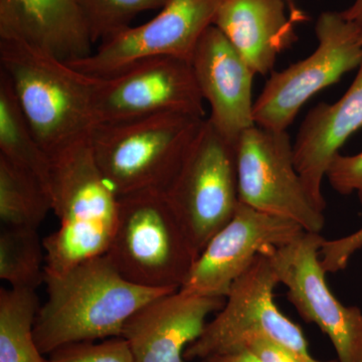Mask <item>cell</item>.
<instances>
[{"label": "cell", "instance_id": "1", "mask_svg": "<svg viewBox=\"0 0 362 362\" xmlns=\"http://www.w3.org/2000/svg\"><path fill=\"white\" fill-rule=\"evenodd\" d=\"M47 299L35 317L33 334L42 354L71 343L120 337L126 322L151 300L177 290L132 284L106 255L64 273L45 272Z\"/></svg>", "mask_w": 362, "mask_h": 362}, {"label": "cell", "instance_id": "2", "mask_svg": "<svg viewBox=\"0 0 362 362\" xmlns=\"http://www.w3.org/2000/svg\"><path fill=\"white\" fill-rule=\"evenodd\" d=\"M0 71L8 78L33 134L54 156L97 125L94 78L49 52L0 40Z\"/></svg>", "mask_w": 362, "mask_h": 362}, {"label": "cell", "instance_id": "3", "mask_svg": "<svg viewBox=\"0 0 362 362\" xmlns=\"http://www.w3.org/2000/svg\"><path fill=\"white\" fill-rule=\"evenodd\" d=\"M52 158V211L59 228L42 244L45 272L59 274L106 254L118 221L119 197L102 175L88 138Z\"/></svg>", "mask_w": 362, "mask_h": 362}, {"label": "cell", "instance_id": "4", "mask_svg": "<svg viewBox=\"0 0 362 362\" xmlns=\"http://www.w3.org/2000/svg\"><path fill=\"white\" fill-rule=\"evenodd\" d=\"M206 118L181 112L97 124L90 133L93 156L117 197L164 192Z\"/></svg>", "mask_w": 362, "mask_h": 362}, {"label": "cell", "instance_id": "5", "mask_svg": "<svg viewBox=\"0 0 362 362\" xmlns=\"http://www.w3.org/2000/svg\"><path fill=\"white\" fill-rule=\"evenodd\" d=\"M106 257L132 284L180 290L199 256L163 192L119 197L118 221Z\"/></svg>", "mask_w": 362, "mask_h": 362}, {"label": "cell", "instance_id": "6", "mask_svg": "<svg viewBox=\"0 0 362 362\" xmlns=\"http://www.w3.org/2000/svg\"><path fill=\"white\" fill-rule=\"evenodd\" d=\"M163 192L199 254L232 220L240 204L235 149L209 119Z\"/></svg>", "mask_w": 362, "mask_h": 362}, {"label": "cell", "instance_id": "7", "mask_svg": "<svg viewBox=\"0 0 362 362\" xmlns=\"http://www.w3.org/2000/svg\"><path fill=\"white\" fill-rule=\"evenodd\" d=\"M278 284L269 251L262 252L233 282L223 308L206 324L201 337L187 347L185 359L233 351L245 338L257 334L284 347L300 362H326L311 356L301 328L279 310L274 301Z\"/></svg>", "mask_w": 362, "mask_h": 362}, {"label": "cell", "instance_id": "8", "mask_svg": "<svg viewBox=\"0 0 362 362\" xmlns=\"http://www.w3.org/2000/svg\"><path fill=\"white\" fill-rule=\"evenodd\" d=\"M361 32V26L347 21L341 13H321L315 25V51L285 70L272 71L255 101L256 125L287 131L310 98L358 69L362 63Z\"/></svg>", "mask_w": 362, "mask_h": 362}, {"label": "cell", "instance_id": "9", "mask_svg": "<svg viewBox=\"0 0 362 362\" xmlns=\"http://www.w3.org/2000/svg\"><path fill=\"white\" fill-rule=\"evenodd\" d=\"M235 149L240 202L295 221L306 232L321 233L325 216L307 194L287 131L255 125L243 133Z\"/></svg>", "mask_w": 362, "mask_h": 362}, {"label": "cell", "instance_id": "10", "mask_svg": "<svg viewBox=\"0 0 362 362\" xmlns=\"http://www.w3.org/2000/svg\"><path fill=\"white\" fill-rule=\"evenodd\" d=\"M324 238L305 232L290 244L270 250L279 284L306 322L329 338L338 362H362V311L345 306L331 292L320 261Z\"/></svg>", "mask_w": 362, "mask_h": 362}, {"label": "cell", "instance_id": "11", "mask_svg": "<svg viewBox=\"0 0 362 362\" xmlns=\"http://www.w3.org/2000/svg\"><path fill=\"white\" fill-rule=\"evenodd\" d=\"M93 97L97 124L165 112L204 118V99L192 64L173 56L144 59L111 77L94 78Z\"/></svg>", "mask_w": 362, "mask_h": 362}, {"label": "cell", "instance_id": "12", "mask_svg": "<svg viewBox=\"0 0 362 362\" xmlns=\"http://www.w3.org/2000/svg\"><path fill=\"white\" fill-rule=\"evenodd\" d=\"M225 1L166 0L156 18L131 26L100 44L90 56L68 64L90 77L107 78L152 57L173 56L190 62Z\"/></svg>", "mask_w": 362, "mask_h": 362}, {"label": "cell", "instance_id": "13", "mask_svg": "<svg viewBox=\"0 0 362 362\" xmlns=\"http://www.w3.org/2000/svg\"><path fill=\"white\" fill-rule=\"evenodd\" d=\"M306 232L288 218L240 202L232 220L209 240L180 287L201 296L226 298L233 282L262 252L290 244Z\"/></svg>", "mask_w": 362, "mask_h": 362}, {"label": "cell", "instance_id": "14", "mask_svg": "<svg viewBox=\"0 0 362 362\" xmlns=\"http://www.w3.org/2000/svg\"><path fill=\"white\" fill-rule=\"evenodd\" d=\"M202 99L211 107L209 121L235 147L256 125L252 81L256 74L216 26L204 33L190 59Z\"/></svg>", "mask_w": 362, "mask_h": 362}, {"label": "cell", "instance_id": "15", "mask_svg": "<svg viewBox=\"0 0 362 362\" xmlns=\"http://www.w3.org/2000/svg\"><path fill=\"white\" fill-rule=\"evenodd\" d=\"M226 298L177 290L151 300L124 326L134 362H185L187 347L201 337L207 316L220 311Z\"/></svg>", "mask_w": 362, "mask_h": 362}, {"label": "cell", "instance_id": "16", "mask_svg": "<svg viewBox=\"0 0 362 362\" xmlns=\"http://www.w3.org/2000/svg\"><path fill=\"white\" fill-rule=\"evenodd\" d=\"M362 128V63L349 90L333 104L314 107L300 126L293 144L295 166L307 194L325 211L322 182L331 163L350 136Z\"/></svg>", "mask_w": 362, "mask_h": 362}, {"label": "cell", "instance_id": "17", "mask_svg": "<svg viewBox=\"0 0 362 362\" xmlns=\"http://www.w3.org/2000/svg\"><path fill=\"white\" fill-rule=\"evenodd\" d=\"M0 40L32 45L66 63L93 52L77 0H0Z\"/></svg>", "mask_w": 362, "mask_h": 362}, {"label": "cell", "instance_id": "18", "mask_svg": "<svg viewBox=\"0 0 362 362\" xmlns=\"http://www.w3.org/2000/svg\"><path fill=\"white\" fill-rule=\"evenodd\" d=\"M285 0H226L216 26L256 75L273 71L277 57L297 40L303 20L297 8L287 13Z\"/></svg>", "mask_w": 362, "mask_h": 362}, {"label": "cell", "instance_id": "19", "mask_svg": "<svg viewBox=\"0 0 362 362\" xmlns=\"http://www.w3.org/2000/svg\"><path fill=\"white\" fill-rule=\"evenodd\" d=\"M0 156L39 180L51 194L52 156L33 134L8 78L1 71Z\"/></svg>", "mask_w": 362, "mask_h": 362}, {"label": "cell", "instance_id": "20", "mask_svg": "<svg viewBox=\"0 0 362 362\" xmlns=\"http://www.w3.org/2000/svg\"><path fill=\"white\" fill-rule=\"evenodd\" d=\"M40 305L35 290H0V362H47L33 334Z\"/></svg>", "mask_w": 362, "mask_h": 362}, {"label": "cell", "instance_id": "21", "mask_svg": "<svg viewBox=\"0 0 362 362\" xmlns=\"http://www.w3.org/2000/svg\"><path fill=\"white\" fill-rule=\"evenodd\" d=\"M51 211V194L44 185L0 156V220L2 226L37 230Z\"/></svg>", "mask_w": 362, "mask_h": 362}, {"label": "cell", "instance_id": "22", "mask_svg": "<svg viewBox=\"0 0 362 362\" xmlns=\"http://www.w3.org/2000/svg\"><path fill=\"white\" fill-rule=\"evenodd\" d=\"M44 244L37 230L2 226L0 278L11 288L35 290L45 281Z\"/></svg>", "mask_w": 362, "mask_h": 362}, {"label": "cell", "instance_id": "23", "mask_svg": "<svg viewBox=\"0 0 362 362\" xmlns=\"http://www.w3.org/2000/svg\"><path fill=\"white\" fill-rule=\"evenodd\" d=\"M166 0H77L92 44L104 42L131 28L137 14L160 9Z\"/></svg>", "mask_w": 362, "mask_h": 362}, {"label": "cell", "instance_id": "24", "mask_svg": "<svg viewBox=\"0 0 362 362\" xmlns=\"http://www.w3.org/2000/svg\"><path fill=\"white\" fill-rule=\"evenodd\" d=\"M47 362H134L129 344L123 337L100 343H71L49 354Z\"/></svg>", "mask_w": 362, "mask_h": 362}, {"label": "cell", "instance_id": "25", "mask_svg": "<svg viewBox=\"0 0 362 362\" xmlns=\"http://www.w3.org/2000/svg\"><path fill=\"white\" fill-rule=\"evenodd\" d=\"M326 177L338 194H356L362 204V151L354 156L338 154L331 163Z\"/></svg>", "mask_w": 362, "mask_h": 362}, {"label": "cell", "instance_id": "26", "mask_svg": "<svg viewBox=\"0 0 362 362\" xmlns=\"http://www.w3.org/2000/svg\"><path fill=\"white\" fill-rule=\"evenodd\" d=\"M362 249V226L356 232L337 240H325L320 249V261L326 273L344 270L357 252Z\"/></svg>", "mask_w": 362, "mask_h": 362}, {"label": "cell", "instance_id": "27", "mask_svg": "<svg viewBox=\"0 0 362 362\" xmlns=\"http://www.w3.org/2000/svg\"><path fill=\"white\" fill-rule=\"evenodd\" d=\"M237 349H247L259 362H300L284 347L262 335H249Z\"/></svg>", "mask_w": 362, "mask_h": 362}, {"label": "cell", "instance_id": "28", "mask_svg": "<svg viewBox=\"0 0 362 362\" xmlns=\"http://www.w3.org/2000/svg\"><path fill=\"white\" fill-rule=\"evenodd\" d=\"M197 362H259L256 356H252L247 349H237L223 354H213L199 359Z\"/></svg>", "mask_w": 362, "mask_h": 362}, {"label": "cell", "instance_id": "29", "mask_svg": "<svg viewBox=\"0 0 362 362\" xmlns=\"http://www.w3.org/2000/svg\"><path fill=\"white\" fill-rule=\"evenodd\" d=\"M341 13L347 21L362 28V0H354V4Z\"/></svg>", "mask_w": 362, "mask_h": 362}, {"label": "cell", "instance_id": "30", "mask_svg": "<svg viewBox=\"0 0 362 362\" xmlns=\"http://www.w3.org/2000/svg\"><path fill=\"white\" fill-rule=\"evenodd\" d=\"M361 42H362V28H361Z\"/></svg>", "mask_w": 362, "mask_h": 362}]
</instances>
